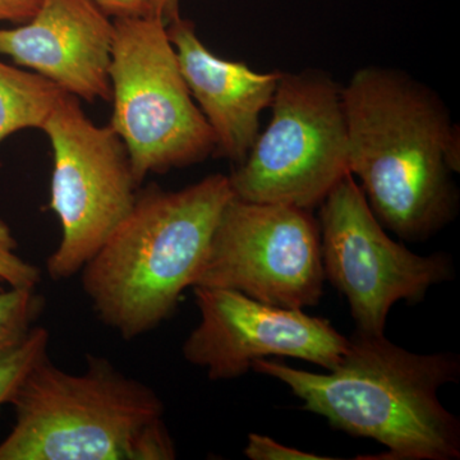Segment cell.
<instances>
[{"label":"cell","mask_w":460,"mask_h":460,"mask_svg":"<svg viewBox=\"0 0 460 460\" xmlns=\"http://www.w3.org/2000/svg\"><path fill=\"white\" fill-rule=\"evenodd\" d=\"M40 129L53 150L49 206L62 226L47 270L51 279H68L131 211L140 184L119 136L93 123L71 93H60Z\"/></svg>","instance_id":"obj_7"},{"label":"cell","mask_w":460,"mask_h":460,"mask_svg":"<svg viewBox=\"0 0 460 460\" xmlns=\"http://www.w3.org/2000/svg\"><path fill=\"white\" fill-rule=\"evenodd\" d=\"M41 0H0V22H29L40 8Z\"/></svg>","instance_id":"obj_19"},{"label":"cell","mask_w":460,"mask_h":460,"mask_svg":"<svg viewBox=\"0 0 460 460\" xmlns=\"http://www.w3.org/2000/svg\"><path fill=\"white\" fill-rule=\"evenodd\" d=\"M325 280L319 222L311 210L233 196L193 287L222 288L305 310L319 304Z\"/></svg>","instance_id":"obj_8"},{"label":"cell","mask_w":460,"mask_h":460,"mask_svg":"<svg viewBox=\"0 0 460 460\" xmlns=\"http://www.w3.org/2000/svg\"><path fill=\"white\" fill-rule=\"evenodd\" d=\"M349 172L402 241L426 242L456 219L459 126L429 84L393 66L357 69L343 84Z\"/></svg>","instance_id":"obj_1"},{"label":"cell","mask_w":460,"mask_h":460,"mask_svg":"<svg viewBox=\"0 0 460 460\" xmlns=\"http://www.w3.org/2000/svg\"><path fill=\"white\" fill-rule=\"evenodd\" d=\"M108 17L137 18L151 16L148 0H91Z\"/></svg>","instance_id":"obj_18"},{"label":"cell","mask_w":460,"mask_h":460,"mask_svg":"<svg viewBox=\"0 0 460 460\" xmlns=\"http://www.w3.org/2000/svg\"><path fill=\"white\" fill-rule=\"evenodd\" d=\"M114 21L91 0H41L29 22L0 29V54L80 100L111 102Z\"/></svg>","instance_id":"obj_11"},{"label":"cell","mask_w":460,"mask_h":460,"mask_svg":"<svg viewBox=\"0 0 460 460\" xmlns=\"http://www.w3.org/2000/svg\"><path fill=\"white\" fill-rule=\"evenodd\" d=\"M17 247L8 224L0 219V281L11 288H36L41 280L40 269L21 259Z\"/></svg>","instance_id":"obj_16"},{"label":"cell","mask_w":460,"mask_h":460,"mask_svg":"<svg viewBox=\"0 0 460 460\" xmlns=\"http://www.w3.org/2000/svg\"><path fill=\"white\" fill-rule=\"evenodd\" d=\"M323 272L347 296L357 330L384 335L390 308L425 299L429 288L453 279L452 257L420 256L387 235L352 174L321 202Z\"/></svg>","instance_id":"obj_9"},{"label":"cell","mask_w":460,"mask_h":460,"mask_svg":"<svg viewBox=\"0 0 460 460\" xmlns=\"http://www.w3.org/2000/svg\"><path fill=\"white\" fill-rule=\"evenodd\" d=\"M49 332L33 328L25 343L0 359V407L9 404L33 366L48 354Z\"/></svg>","instance_id":"obj_15"},{"label":"cell","mask_w":460,"mask_h":460,"mask_svg":"<svg viewBox=\"0 0 460 460\" xmlns=\"http://www.w3.org/2000/svg\"><path fill=\"white\" fill-rule=\"evenodd\" d=\"M199 323L181 353L211 380H230L268 357H289L334 370L349 341L330 321L222 288L193 287Z\"/></svg>","instance_id":"obj_10"},{"label":"cell","mask_w":460,"mask_h":460,"mask_svg":"<svg viewBox=\"0 0 460 460\" xmlns=\"http://www.w3.org/2000/svg\"><path fill=\"white\" fill-rule=\"evenodd\" d=\"M9 404L16 420L0 460H172L164 402L107 358L87 357L83 374L36 363Z\"/></svg>","instance_id":"obj_4"},{"label":"cell","mask_w":460,"mask_h":460,"mask_svg":"<svg viewBox=\"0 0 460 460\" xmlns=\"http://www.w3.org/2000/svg\"><path fill=\"white\" fill-rule=\"evenodd\" d=\"M166 30L190 95L214 133V155L242 164L259 137L260 117L270 108L279 71L259 74L246 63L215 56L186 18Z\"/></svg>","instance_id":"obj_12"},{"label":"cell","mask_w":460,"mask_h":460,"mask_svg":"<svg viewBox=\"0 0 460 460\" xmlns=\"http://www.w3.org/2000/svg\"><path fill=\"white\" fill-rule=\"evenodd\" d=\"M109 75V126L126 145L138 184L150 172L214 155V133L190 95L162 18L114 20Z\"/></svg>","instance_id":"obj_5"},{"label":"cell","mask_w":460,"mask_h":460,"mask_svg":"<svg viewBox=\"0 0 460 460\" xmlns=\"http://www.w3.org/2000/svg\"><path fill=\"white\" fill-rule=\"evenodd\" d=\"M151 16L162 18L169 25L172 21L181 17L180 0H148Z\"/></svg>","instance_id":"obj_20"},{"label":"cell","mask_w":460,"mask_h":460,"mask_svg":"<svg viewBox=\"0 0 460 460\" xmlns=\"http://www.w3.org/2000/svg\"><path fill=\"white\" fill-rule=\"evenodd\" d=\"M244 454L251 460H332V456L302 452L296 447L278 443L269 436L250 434Z\"/></svg>","instance_id":"obj_17"},{"label":"cell","mask_w":460,"mask_h":460,"mask_svg":"<svg viewBox=\"0 0 460 460\" xmlns=\"http://www.w3.org/2000/svg\"><path fill=\"white\" fill-rule=\"evenodd\" d=\"M44 305L36 288H11L0 292V359L25 343Z\"/></svg>","instance_id":"obj_14"},{"label":"cell","mask_w":460,"mask_h":460,"mask_svg":"<svg viewBox=\"0 0 460 460\" xmlns=\"http://www.w3.org/2000/svg\"><path fill=\"white\" fill-rule=\"evenodd\" d=\"M343 86L317 68L280 72L271 120L228 175L235 198L313 210L349 172Z\"/></svg>","instance_id":"obj_6"},{"label":"cell","mask_w":460,"mask_h":460,"mask_svg":"<svg viewBox=\"0 0 460 460\" xmlns=\"http://www.w3.org/2000/svg\"><path fill=\"white\" fill-rule=\"evenodd\" d=\"M348 341L344 358L326 374L266 358L252 370L286 384L304 411L332 429L386 447L366 459L458 460L460 422L438 399L441 387L459 380L458 354L413 353L359 330Z\"/></svg>","instance_id":"obj_2"},{"label":"cell","mask_w":460,"mask_h":460,"mask_svg":"<svg viewBox=\"0 0 460 460\" xmlns=\"http://www.w3.org/2000/svg\"><path fill=\"white\" fill-rule=\"evenodd\" d=\"M62 93L41 75L0 62V144L23 129H40Z\"/></svg>","instance_id":"obj_13"},{"label":"cell","mask_w":460,"mask_h":460,"mask_svg":"<svg viewBox=\"0 0 460 460\" xmlns=\"http://www.w3.org/2000/svg\"><path fill=\"white\" fill-rule=\"evenodd\" d=\"M233 196L224 174L178 190H138L131 211L80 271L102 323L131 341L168 320L195 284Z\"/></svg>","instance_id":"obj_3"}]
</instances>
